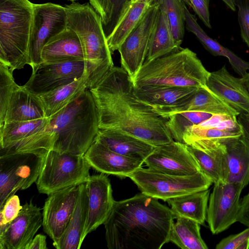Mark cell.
<instances>
[{
    "instance_id": "obj_13",
    "label": "cell",
    "mask_w": 249,
    "mask_h": 249,
    "mask_svg": "<svg viewBox=\"0 0 249 249\" xmlns=\"http://www.w3.org/2000/svg\"><path fill=\"white\" fill-rule=\"evenodd\" d=\"M86 71L84 61L49 63L42 62L23 86L37 96L52 91L80 78Z\"/></svg>"
},
{
    "instance_id": "obj_15",
    "label": "cell",
    "mask_w": 249,
    "mask_h": 249,
    "mask_svg": "<svg viewBox=\"0 0 249 249\" xmlns=\"http://www.w3.org/2000/svg\"><path fill=\"white\" fill-rule=\"evenodd\" d=\"M144 163L152 170L172 175H192L201 171L186 144L175 141L156 146Z\"/></svg>"
},
{
    "instance_id": "obj_7",
    "label": "cell",
    "mask_w": 249,
    "mask_h": 249,
    "mask_svg": "<svg viewBox=\"0 0 249 249\" xmlns=\"http://www.w3.org/2000/svg\"><path fill=\"white\" fill-rule=\"evenodd\" d=\"M90 166L84 155L47 151L43 155L36 184L39 193L46 194L85 183Z\"/></svg>"
},
{
    "instance_id": "obj_24",
    "label": "cell",
    "mask_w": 249,
    "mask_h": 249,
    "mask_svg": "<svg viewBox=\"0 0 249 249\" xmlns=\"http://www.w3.org/2000/svg\"><path fill=\"white\" fill-rule=\"evenodd\" d=\"M222 141L227 151L225 181L240 183L245 188L249 183V138L243 132L239 137Z\"/></svg>"
},
{
    "instance_id": "obj_49",
    "label": "cell",
    "mask_w": 249,
    "mask_h": 249,
    "mask_svg": "<svg viewBox=\"0 0 249 249\" xmlns=\"http://www.w3.org/2000/svg\"><path fill=\"white\" fill-rule=\"evenodd\" d=\"M10 223H4L2 219L0 217V236L2 235L7 231Z\"/></svg>"
},
{
    "instance_id": "obj_54",
    "label": "cell",
    "mask_w": 249,
    "mask_h": 249,
    "mask_svg": "<svg viewBox=\"0 0 249 249\" xmlns=\"http://www.w3.org/2000/svg\"><path fill=\"white\" fill-rule=\"evenodd\" d=\"M70 0V1H71L72 2H74L75 0Z\"/></svg>"
},
{
    "instance_id": "obj_1",
    "label": "cell",
    "mask_w": 249,
    "mask_h": 249,
    "mask_svg": "<svg viewBox=\"0 0 249 249\" xmlns=\"http://www.w3.org/2000/svg\"><path fill=\"white\" fill-rule=\"evenodd\" d=\"M89 89L99 129L123 131L155 146L174 141L166 119L136 96L132 80L122 67L113 66Z\"/></svg>"
},
{
    "instance_id": "obj_43",
    "label": "cell",
    "mask_w": 249,
    "mask_h": 249,
    "mask_svg": "<svg viewBox=\"0 0 249 249\" xmlns=\"http://www.w3.org/2000/svg\"><path fill=\"white\" fill-rule=\"evenodd\" d=\"M191 7L207 27L211 28L209 9L210 0H182Z\"/></svg>"
},
{
    "instance_id": "obj_16",
    "label": "cell",
    "mask_w": 249,
    "mask_h": 249,
    "mask_svg": "<svg viewBox=\"0 0 249 249\" xmlns=\"http://www.w3.org/2000/svg\"><path fill=\"white\" fill-rule=\"evenodd\" d=\"M88 196V213L83 235L86 236L104 224L109 216L115 200L108 178L103 173L89 176L85 182Z\"/></svg>"
},
{
    "instance_id": "obj_25",
    "label": "cell",
    "mask_w": 249,
    "mask_h": 249,
    "mask_svg": "<svg viewBox=\"0 0 249 249\" xmlns=\"http://www.w3.org/2000/svg\"><path fill=\"white\" fill-rule=\"evenodd\" d=\"M88 196L85 183L79 185L76 204L69 223L53 246L57 249H79L88 213Z\"/></svg>"
},
{
    "instance_id": "obj_9",
    "label": "cell",
    "mask_w": 249,
    "mask_h": 249,
    "mask_svg": "<svg viewBox=\"0 0 249 249\" xmlns=\"http://www.w3.org/2000/svg\"><path fill=\"white\" fill-rule=\"evenodd\" d=\"M0 151V210L9 196L36 181L44 154Z\"/></svg>"
},
{
    "instance_id": "obj_27",
    "label": "cell",
    "mask_w": 249,
    "mask_h": 249,
    "mask_svg": "<svg viewBox=\"0 0 249 249\" xmlns=\"http://www.w3.org/2000/svg\"><path fill=\"white\" fill-rule=\"evenodd\" d=\"M150 5L147 1L139 0L131 1L124 7L113 28L107 36V44L112 53L118 50Z\"/></svg>"
},
{
    "instance_id": "obj_51",
    "label": "cell",
    "mask_w": 249,
    "mask_h": 249,
    "mask_svg": "<svg viewBox=\"0 0 249 249\" xmlns=\"http://www.w3.org/2000/svg\"><path fill=\"white\" fill-rule=\"evenodd\" d=\"M245 86L249 92V71L243 77H241Z\"/></svg>"
},
{
    "instance_id": "obj_3",
    "label": "cell",
    "mask_w": 249,
    "mask_h": 249,
    "mask_svg": "<svg viewBox=\"0 0 249 249\" xmlns=\"http://www.w3.org/2000/svg\"><path fill=\"white\" fill-rule=\"evenodd\" d=\"M53 135L52 150L84 155L99 130L98 112L89 89L55 114L46 128Z\"/></svg>"
},
{
    "instance_id": "obj_20",
    "label": "cell",
    "mask_w": 249,
    "mask_h": 249,
    "mask_svg": "<svg viewBox=\"0 0 249 249\" xmlns=\"http://www.w3.org/2000/svg\"><path fill=\"white\" fill-rule=\"evenodd\" d=\"M91 167L103 174L128 177L142 167V160L117 153L95 139L84 154Z\"/></svg>"
},
{
    "instance_id": "obj_46",
    "label": "cell",
    "mask_w": 249,
    "mask_h": 249,
    "mask_svg": "<svg viewBox=\"0 0 249 249\" xmlns=\"http://www.w3.org/2000/svg\"><path fill=\"white\" fill-rule=\"evenodd\" d=\"M90 5L100 15L102 23L105 21L107 14L108 0H89Z\"/></svg>"
},
{
    "instance_id": "obj_8",
    "label": "cell",
    "mask_w": 249,
    "mask_h": 249,
    "mask_svg": "<svg viewBox=\"0 0 249 249\" xmlns=\"http://www.w3.org/2000/svg\"><path fill=\"white\" fill-rule=\"evenodd\" d=\"M141 192L166 201L170 198L208 189L212 181L201 171L176 176L141 167L128 176Z\"/></svg>"
},
{
    "instance_id": "obj_26",
    "label": "cell",
    "mask_w": 249,
    "mask_h": 249,
    "mask_svg": "<svg viewBox=\"0 0 249 249\" xmlns=\"http://www.w3.org/2000/svg\"><path fill=\"white\" fill-rule=\"evenodd\" d=\"M44 118V109L38 97L23 86H18L10 99L3 124Z\"/></svg>"
},
{
    "instance_id": "obj_29",
    "label": "cell",
    "mask_w": 249,
    "mask_h": 249,
    "mask_svg": "<svg viewBox=\"0 0 249 249\" xmlns=\"http://www.w3.org/2000/svg\"><path fill=\"white\" fill-rule=\"evenodd\" d=\"M89 74L86 70L80 78L72 83L37 96L44 108L46 118L55 114L89 89Z\"/></svg>"
},
{
    "instance_id": "obj_47",
    "label": "cell",
    "mask_w": 249,
    "mask_h": 249,
    "mask_svg": "<svg viewBox=\"0 0 249 249\" xmlns=\"http://www.w3.org/2000/svg\"><path fill=\"white\" fill-rule=\"evenodd\" d=\"M47 248L46 236L42 234H38L34 236L25 249H46Z\"/></svg>"
},
{
    "instance_id": "obj_32",
    "label": "cell",
    "mask_w": 249,
    "mask_h": 249,
    "mask_svg": "<svg viewBox=\"0 0 249 249\" xmlns=\"http://www.w3.org/2000/svg\"><path fill=\"white\" fill-rule=\"evenodd\" d=\"M50 118L4 123L0 126V149L11 148L22 140L46 129Z\"/></svg>"
},
{
    "instance_id": "obj_53",
    "label": "cell",
    "mask_w": 249,
    "mask_h": 249,
    "mask_svg": "<svg viewBox=\"0 0 249 249\" xmlns=\"http://www.w3.org/2000/svg\"><path fill=\"white\" fill-rule=\"evenodd\" d=\"M245 115V116L249 120V114H244Z\"/></svg>"
},
{
    "instance_id": "obj_14",
    "label": "cell",
    "mask_w": 249,
    "mask_h": 249,
    "mask_svg": "<svg viewBox=\"0 0 249 249\" xmlns=\"http://www.w3.org/2000/svg\"><path fill=\"white\" fill-rule=\"evenodd\" d=\"M79 185L66 187L48 195L42 212L44 231L56 243L65 231L73 213Z\"/></svg>"
},
{
    "instance_id": "obj_19",
    "label": "cell",
    "mask_w": 249,
    "mask_h": 249,
    "mask_svg": "<svg viewBox=\"0 0 249 249\" xmlns=\"http://www.w3.org/2000/svg\"><path fill=\"white\" fill-rule=\"evenodd\" d=\"M207 87L240 114H249V92L242 78L231 74L225 65L210 72Z\"/></svg>"
},
{
    "instance_id": "obj_12",
    "label": "cell",
    "mask_w": 249,
    "mask_h": 249,
    "mask_svg": "<svg viewBox=\"0 0 249 249\" xmlns=\"http://www.w3.org/2000/svg\"><path fill=\"white\" fill-rule=\"evenodd\" d=\"M244 188L240 183H214L210 195L206 220L213 234H218L237 222L240 208V196Z\"/></svg>"
},
{
    "instance_id": "obj_4",
    "label": "cell",
    "mask_w": 249,
    "mask_h": 249,
    "mask_svg": "<svg viewBox=\"0 0 249 249\" xmlns=\"http://www.w3.org/2000/svg\"><path fill=\"white\" fill-rule=\"evenodd\" d=\"M64 7L67 27L76 33L82 46L90 89L114 66L102 18L88 3L72 2Z\"/></svg>"
},
{
    "instance_id": "obj_48",
    "label": "cell",
    "mask_w": 249,
    "mask_h": 249,
    "mask_svg": "<svg viewBox=\"0 0 249 249\" xmlns=\"http://www.w3.org/2000/svg\"><path fill=\"white\" fill-rule=\"evenodd\" d=\"M237 120L242 127L243 132L249 138V120L244 114H240L237 116Z\"/></svg>"
},
{
    "instance_id": "obj_38",
    "label": "cell",
    "mask_w": 249,
    "mask_h": 249,
    "mask_svg": "<svg viewBox=\"0 0 249 249\" xmlns=\"http://www.w3.org/2000/svg\"><path fill=\"white\" fill-rule=\"evenodd\" d=\"M18 86L15 82L13 72L0 63V125L4 123L10 99Z\"/></svg>"
},
{
    "instance_id": "obj_40",
    "label": "cell",
    "mask_w": 249,
    "mask_h": 249,
    "mask_svg": "<svg viewBox=\"0 0 249 249\" xmlns=\"http://www.w3.org/2000/svg\"><path fill=\"white\" fill-rule=\"evenodd\" d=\"M238 9V21L241 36L249 48V0H234Z\"/></svg>"
},
{
    "instance_id": "obj_30",
    "label": "cell",
    "mask_w": 249,
    "mask_h": 249,
    "mask_svg": "<svg viewBox=\"0 0 249 249\" xmlns=\"http://www.w3.org/2000/svg\"><path fill=\"white\" fill-rule=\"evenodd\" d=\"M210 195L208 189L170 198L166 201L176 218L182 217L204 225Z\"/></svg>"
},
{
    "instance_id": "obj_10",
    "label": "cell",
    "mask_w": 249,
    "mask_h": 249,
    "mask_svg": "<svg viewBox=\"0 0 249 249\" xmlns=\"http://www.w3.org/2000/svg\"><path fill=\"white\" fill-rule=\"evenodd\" d=\"M157 2L151 4L134 30L118 49L121 67L132 80L145 61L158 19Z\"/></svg>"
},
{
    "instance_id": "obj_34",
    "label": "cell",
    "mask_w": 249,
    "mask_h": 249,
    "mask_svg": "<svg viewBox=\"0 0 249 249\" xmlns=\"http://www.w3.org/2000/svg\"><path fill=\"white\" fill-rule=\"evenodd\" d=\"M175 42L165 12L160 8L156 27L145 61H151L180 49Z\"/></svg>"
},
{
    "instance_id": "obj_35",
    "label": "cell",
    "mask_w": 249,
    "mask_h": 249,
    "mask_svg": "<svg viewBox=\"0 0 249 249\" xmlns=\"http://www.w3.org/2000/svg\"><path fill=\"white\" fill-rule=\"evenodd\" d=\"M213 115L200 111L178 112L166 118V125L174 141L184 143L183 136L187 130L208 119Z\"/></svg>"
},
{
    "instance_id": "obj_23",
    "label": "cell",
    "mask_w": 249,
    "mask_h": 249,
    "mask_svg": "<svg viewBox=\"0 0 249 249\" xmlns=\"http://www.w3.org/2000/svg\"><path fill=\"white\" fill-rule=\"evenodd\" d=\"M96 140L111 150L144 161L156 146L123 131L99 129Z\"/></svg>"
},
{
    "instance_id": "obj_17",
    "label": "cell",
    "mask_w": 249,
    "mask_h": 249,
    "mask_svg": "<svg viewBox=\"0 0 249 249\" xmlns=\"http://www.w3.org/2000/svg\"><path fill=\"white\" fill-rule=\"evenodd\" d=\"M201 171L213 183L225 181L227 172L226 147L222 141L200 139L185 144Z\"/></svg>"
},
{
    "instance_id": "obj_5",
    "label": "cell",
    "mask_w": 249,
    "mask_h": 249,
    "mask_svg": "<svg viewBox=\"0 0 249 249\" xmlns=\"http://www.w3.org/2000/svg\"><path fill=\"white\" fill-rule=\"evenodd\" d=\"M210 72L196 54L180 48L151 61H145L132 80L135 87H207Z\"/></svg>"
},
{
    "instance_id": "obj_2",
    "label": "cell",
    "mask_w": 249,
    "mask_h": 249,
    "mask_svg": "<svg viewBox=\"0 0 249 249\" xmlns=\"http://www.w3.org/2000/svg\"><path fill=\"white\" fill-rule=\"evenodd\" d=\"M175 216L158 199L142 192L115 201L104 223L109 249H160L169 242Z\"/></svg>"
},
{
    "instance_id": "obj_18",
    "label": "cell",
    "mask_w": 249,
    "mask_h": 249,
    "mask_svg": "<svg viewBox=\"0 0 249 249\" xmlns=\"http://www.w3.org/2000/svg\"><path fill=\"white\" fill-rule=\"evenodd\" d=\"M41 226L40 209L32 201L26 203L7 231L0 236V249H25Z\"/></svg>"
},
{
    "instance_id": "obj_6",
    "label": "cell",
    "mask_w": 249,
    "mask_h": 249,
    "mask_svg": "<svg viewBox=\"0 0 249 249\" xmlns=\"http://www.w3.org/2000/svg\"><path fill=\"white\" fill-rule=\"evenodd\" d=\"M33 12L28 0H0V63L12 72L30 65Z\"/></svg>"
},
{
    "instance_id": "obj_50",
    "label": "cell",
    "mask_w": 249,
    "mask_h": 249,
    "mask_svg": "<svg viewBox=\"0 0 249 249\" xmlns=\"http://www.w3.org/2000/svg\"><path fill=\"white\" fill-rule=\"evenodd\" d=\"M225 4L232 11L236 10L234 0H222Z\"/></svg>"
},
{
    "instance_id": "obj_45",
    "label": "cell",
    "mask_w": 249,
    "mask_h": 249,
    "mask_svg": "<svg viewBox=\"0 0 249 249\" xmlns=\"http://www.w3.org/2000/svg\"><path fill=\"white\" fill-rule=\"evenodd\" d=\"M235 116H232L224 114H213L210 118L201 123L200 124L195 125L198 127L204 128H214L217 126L218 124L221 122L231 119Z\"/></svg>"
},
{
    "instance_id": "obj_55",
    "label": "cell",
    "mask_w": 249,
    "mask_h": 249,
    "mask_svg": "<svg viewBox=\"0 0 249 249\" xmlns=\"http://www.w3.org/2000/svg\"><path fill=\"white\" fill-rule=\"evenodd\" d=\"M146 0V1H147V0Z\"/></svg>"
},
{
    "instance_id": "obj_52",
    "label": "cell",
    "mask_w": 249,
    "mask_h": 249,
    "mask_svg": "<svg viewBox=\"0 0 249 249\" xmlns=\"http://www.w3.org/2000/svg\"><path fill=\"white\" fill-rule=\"evenodd\" d=\"M249 239L245 241L238 248V249H249Z\"/></svg>"
},
{
    "instance_id": "obj_36",
    "label": "cell",
    "mask_w": 249,
    "mask_h": 249,
    "mask_svg": "<svg viewBox=\"0 0 249 249\" xmlns=\"http://www.w3.org/2000/svg\"><path fill=\"white\" fill-rule=\"evenodd\" d=\"M166 13L175 42L180 47L185 34V3L182 0H158Z\"/></svg>"
},
{
    "instance_id": "obj_33",
    "label": "cell",
    "mask_w": 249,
    "mask_h": 249,
    "mask_svg": "<svg viewBox=\"0 0 249 249\" xmlns=\"http://www.w3.org/2000/svg\"><path fill=\"white\" fill-rule=\"evenodd\" d=\"M200 224L185 217H178L169 236L171 242L182 249H208L200 234Z\"/></svg>"
},
{
    "instance_id": "obj_21",
    "label": "cell",
    "mask_w": 249,
    "mask_h": 249,
    "mask_svg": "<svg viewBox=\"0 0 249 249\" xmlns=\"http://www.w3.org/2000/svg\"><path fill=\"white\" fill-rule=\"evenodd\" d=\"M199 89L181 87H134V92L139 99L153 107L158 113H161L186 105Z\"/></svg>"
},
{
    "instance_id": "obj_37",
    "label": "cell",
    "mask_w": 249,
    "mask_h": 249,
    "mask_svg": "<svg viewBox=\"0 0 249 249\" xmlns=\"http://www.w3.org/2000/svg\"><path fill=\"white\" fill-rule=\"evenodd\" d=\"M243 131L237 132L225 131L215 128H204L194 125L190 127L183 136L184 144L200 139L217 140L223 141L226 139L241 136Z\"/></svg>"
},
{
    "instance_id": "obj_28",
    "label": "cell",
    "mask_w": 249,
    "mask_h": 249,
    "mask_svg": "<svg viewBox=\"0 0 249 249\" xmlns=\"http://www.w3.org/2000/svg\"><path fill=\"white\" fill-rule=\"evenodd\" d=\"M184 11L186 29L194 34L203 47L211 54L214 56L227 57L235 72L241 77H244L249 71V62L211 38L199 26L196 17L189 11L185 4Z\"/></svg>"
},
{
    "instance_id": "obj_44",
    "label": "cell",
    "mask_w": 249,
    "mask_h": 249,
    "mask_svg": "<svg viewBox=\"0 0 249 249\" xmlns=\"http://www.w3.org/2000/svg\"><path fill=\"white\" fill-rule=\"evenodd\" d=\"M237 222L249 227V192L241 200Z\"/></svg>"
},
{
    "instance_id": "obj_42",
    "label": "cell",
    "mask_w": 249,
    "mask_h": 249,
    "mask_svg": "<svg viewBox=\"0 0 249 249\" xmlns=\"http://www.w3.org/2000/svg\"><path fill=\"white\" fill-rule=\"evenodd\" d=\"M249 239V227L241 232L230 235L222 239L215 247L216 249H238Z\"/></svg>"
},
{
    "instance_id": "obj_31",
    "label": "cell",
    "mask_w": 249,
    "mask_h": 249,
    "mask_svg": "<svg viewBox=\"0 0 249 249\" xmlns=\"http://www.w3.org/2000/svg\"><path fill=\"white\" fill-rule=\"evenodd\" d=\"M200 111L238 116L240 113L213 93L207 87L199 88L192 99L185 105L170 111L159 114L164 118L181 111Z\"/></svg>"
},
{
    "instance_id": "obj_11",
    "label": "cell",
    "mask_w": 249,
    "mask_h": 249,
    "mask_svg": "<svg viewBox=\"0 0 249 249\" xmlns=\"http://www.w3.org/2000/svg\"><path fill=\"white\" fill-rule=\"evenodd\" d=\"M33 18L29 43L30 66L32 70L42 62L41 51L53 37L67 28L65 7L51 2L33 3Z\"/></svg>"
},
{
    "instance_id": "obj_39",
    "label": "cell",
    "mask_w": 249,
    "mask_h": 249,
    "mask_svg": "<svg viewBox=\"0 0 249 249\" xmlns=\"http://www.w3.org/2000/svg\"><path fill=\"white\" fill-rule=\"evenodd\" d=\"M134 0H108L107 17L103 23L107 36L113 28L124 7Z\"/></svg>"
},
{
    "instance_id": "obj_22",
    "label": "cell",
    "mask_w": 249,
    "mask_h": 249,
    "mask_svg": "<svg viewBox=\"0 0 249 249\" xmlns=\"http://www.w3.org/2000/svg\"><path fill=\"white\" fill-rule=\"evenodd\" d=\"M42 62L49 63L84 61L82 44L76 33L70 28L51 38L41 51Z\"/></svg>"
},
{
    "instance_id": "obj_41",
    "label": "cell",
    "mask_w": 249,
    "mask_h": 249,
    "mask_svg": "<svg viewBox=\"0 0 249 249\" xmlns=\"http://www.w3.org/2000/svg\"><path fill=\"white\" fill-rule=\"evenodd\" d=\"M22 208L18 196L12 195L7 199L2 209L0 210V217L4 223H10L18 216Z\"/></svg>"
}]
</instances>
